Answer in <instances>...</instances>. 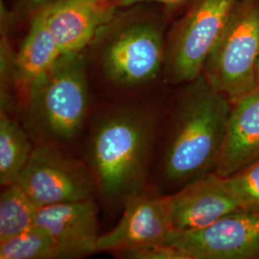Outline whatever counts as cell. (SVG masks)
I'll return each mask as SVG.
<instances>
[{"mask_svg": "<svg viewBox=\"0 0 259 259\" xmlns=\"http://www.w3.org/2000/svg\"><path fill=\"white\" fill-rule=\"evenodd\" d=\"M232 102L203 74L189 83L177 104L162 160V174L184 185L215 170L222 151Z\"/></svg>", "mask_w": 259, "mask_h": 259, "instance_id": "1", "label": "cell"}, {"mask_svg": "<svg viewBox=\"0 0 259 259\" xmlns=\"http://www.w3.org/2000/svg\"><path fill=\"white\" fill-rule=\"evenodd\" d=\"M156 116L139 107L107 111L93 126L89 157L103 197L125 203L143 190Z\"/></svg>", "mask_w": 259, "mask_h": 259, "instance_id": "2", "label": "cell"}, {"mask_svg": "<svg viewBox=\"0 0 259 259\" xmlns=\"http://www.w3.org/2000/svg\"><path fill=\"white\" fill-rule=\"evenodd\" d=\"M30 112L45 135L61 143L78 136L89 110L83 51L62 54L28 91Z\"/></svg>", "mask_w": 259, "mask_h": 259, "instance_id": "3", "label": "cell"}, {"mask_svg": "<svg viewBox=\"0 0 259 259\" xmlns=\"http://www.w3.org/2000/svg\"><path fill=\"white\" fill-rule=\"evenodd\" d=\"M259 60V0H238L203 73L232 103L256 90Z\"/></svg>", "mask_w": 259, "mask_h": 259, "instance_id": "4", "label": "cell"}, {"mask_svg": "<svg viewBox=\"0 0 259 259\" xmlns=\"http://www.w3.org/2000/svg\"><path fill=\"white\" fill-rule=\"evenodd\" d=\"M238 0H197L177 28L165 51L171 83H190L203 73Z\"/></svg>", "mask_w": 259, "mask_h": 259, "instance_id": "5", "label": "cell"}, {"mask_svg": "<svg viewBox=\"0 0 259 259\" xmlns=\"http://www.w3.org/2000/svg\"><path fill=\"white\" fill-rule=\"evenodd\" d=\"M17 184L38 207L93 199L94 191L85 167L50 144L34 148Z\"/></svg>", "mask_w": 259, "mask_h": 259, "instance_id": "6", "label": "cell"}, {"mask_svg": "<svg viewBox=\"0 0 259 259\" xmlns=\"http://www.w3.org/2000/svg\"><path fill=\"white\" fill-rule=\"evenodd\" d=\"M167 243L190 259H259V213L240 208L202 229L174 231Z\"/></svg>", "mask_w": 259, "mask_h": 259, "instance_id": "7", "label": "cell"}, {"mask_svg": "<svg viewBox=\"0 0 259 259\" xmlns=\"http://www.w3.org/2000/svg\"><path fill=\"white\" fill-rule=\"evenodd\" d=\"M165 62L161 31L155 25H134L111 39L102 55L103 71L112 83L138 85L152 81Z\"/></svg>", "mask_w": 259, "mask_h": 259, "instance_id": "8", "label": "cell"}, {"mask_svg": "<svg viewBox=\"0 0 259 259\" xmlns=\"http://www.w3.org/2000/svg\"><path fill=\"white\" fill-rule=\"evenodd\" d=\"M116 226L100 235L98 250L117 253L150 244H164L174 232L169 196L143 190L129 197Z\"/></svg>", "mask_w": 259, "mask_h": 259, "instance_id": "9", "label": "cell"}, {"mask_svg": "<svg viewBox=\"0 0 259 259\" xmlns=\"http://www.w3.org/2000/svg\"><path fill=\"white\" fill-rule=\"evenodd\" d=\"M35 225L50 234L59 258H79L98 251L100 234L93 199L41 206Z\"/></svg>", "mask_w": 259, "mask_h": 259, "instance_id": "10", "label": "cell"}, {"mask_svg": "<svg viewBox=\"0 0 259 259\" xmlns=\"http://www.w3.org/2000/svg\"><path fill=\"white\" fill-rule=\"evenodd\" d=\"M169 199L174 230L179 232L207 227L241 208L226 178L215 171L184 185Z\"/></svg>", "mask_w": 259, "mask_h": 259, "instance_id": "11", "label": "cell"}, {"mask_svg": "<svg viewBox=\"0 0 259 259\" xmlns=\"http://www.w3.org/2000/svg\"><path fill=\"white\" fill-rule=\"evenodd\" d=\"M47 26L62 54L81 52L113 16L105 0H60L45 10Z\"/></svg>", "mask_w": 259, "mask_h": 259, "instance_id": "12", "label": "cell"}, {"mask_svg": "<svg viewBox=\"0 0 259 259\" xmlns=\"http://www.w3.org/2000/svg\"><path fill=\"white\" fill-rule=\"evenodd\" d=\"M259 158V88L232 103L215 172L227 177Z\"/></svg>", "mask_w": 259, "mask_h": 259, "instance_id": "13", "label": "cell"}, {"mask_svg": "<svg viewBox=\"0 0 259 259\" xmlns=\"http://www.w3.org/2000/svg\"><path fill=\"white\" fill-rule=\"evenodd\" d=\"M62 55L47 26L45 10L34 19L27 37L14 61V73L29 91L31 85L53 66Z\"/></svg>", "mask_w": 259, "mask_h": 259, "instance_id": "14", "label": "cell"}, {"mask_svg": "<svg viewBox=\"0 0 259 259\" xmlns=\"http://www.w3.org/2000/svg\"><path fill=\"white\" fill-rule=\"evenodd\" d=\"M34 148L25 131L7 111L1 110L0 117V184H16L27 165Z\"/></svg>", "mask_w": 259, "mask_h": 259, "instance_id": "15", "label": "cell"}, {"mask_svg": "<svg viewBox=\"0 0 259 259\" xmlns=\"http://www.w3.org/2000/svg\"><path fill=\"white\" fill-rule=\"evenodd\" d=\"M38 208L17 183L4 186L0 195V242L34 226Z\"/></svg>", "mask_w": 259, "mask_h": 259, "instance_id": "16", "label": "cell"}, {"mask_svg": "<svg viewBox=\"0 0 259 259\" xmlns=\"http://www.w3.org/2000/svg\"><path fill=\"white\" fill-rule=\"evenodd\" d=\"M1 259H56L55 242L41 227L34 225L26 231L0 242Z\"/></svg>", "mask_w": 259, "mask_h": 259, "instance_id": "17", "label": "cell"}, {"mask_svg": "<svg viewBox=\"0 0 259 259\" xmlns=\"http://www.w3.org/2000/svg\"><path fill=\"white\" fill-rule=\"evenodd\" d=\"M225 178L241 208L259 213V158Z\"/></svg>", "mask_w": 259, "mask_h": 259, "instance_id": "18", "label": "cell"}, {"mask_svg": "<svg viewBox=\"0 0 259 259\" xmlns=\"http://www.w3.org/2000/svg\"><path fill=\"white\" fill-rule=\"evenodd\" d=\"M122 257L132 259H190L185 250L169 243L150 244L117 252Z\"/></svg>", "mask_w": 259, "mask_h": 259, "instance_id": "19", "label": "cell"}, {"mask_svg": "<svg viewBox=\"0 0 259 259\" xmlns=\"http://www.w3.org/2000/svg\"><path fill=\"white\" fill-rule=\"evenodd\" d=\"M185 0H120L119 5L122 7H128L134 4H138L140 2H160V3H164V4H177V3H181Z\"/></svg>", "mask_w": 259, "mask_h": 259, "instance_id": "20", "label": "cell"}, {"mask_svg": "<svg viewBox=\"0 0 259 259\" xmlns=\"http://www.w3.org/2000/svg\"><path fill=\"white\" fill-rule=\"evenodd\" d=\"M256 81H257V87L259 88V60L257 64V68H256Z\"/></svg>", "mask_w": 259, "mask_h": 259, "instance_id": "21", "label": "cell"}, {"mask_svg": "<svg viewBox=\"0 0 259 259\" xmlns=\"http://www.w3.org/2000/svg\"><path fill=\"white\" fill-rule=\"evenodd\" d=\"M32 1L35 3H44V2H47V0H32Z\"/></svg>", "mask_w": 259, "mask_h": 259, "instance_id": "22", "label": "cell"}]
</instances>
